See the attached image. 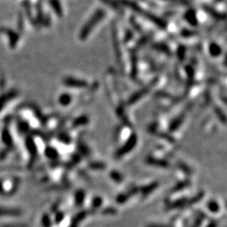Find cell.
Returning <instances> with one entry per match:
<instances>
[{
  "mask_svg": "<svg viewBox=\"0 0 227 227\" xmlns=\"http://www.w3.org/2000/svg\"><path fill=\"white\" fill-rule=\"evenodd\" d=\"M51 6L55 7V11L57 12L58 14H62L63 11H62V7L60 5V3L58 2V0H51Z\"/></svg>",
  "mask_w": 227,
  "mask_h": 227,
  "instance_id": "3957f363",
  "label": "cell"
},
{
  "mask_svg": "<svg viewBox=\"0 0 227 227\" xmlns=\"http://www.w3.org/2000/svg\"><path fill=\"white\" fill-rule=\"evenodd\" d=\"M104 11L102 9H99L95 12V14L89 19L87 24H85V25L83 26L82 29V30L80 32V38L82 40H84L89 35L91 31L94 30L95 26L101 21L104 17Z\"/></svg>",
  "mask_w": 227,
  "mask_h": 227,
  "instance_id": "6da1fadb",
  "label": "cell"
},
{
  "mask_svg": "<svg viewBox=\"0 0 227 227\" xmlns=\"http://www.w3.org/2000/svg\"><path fill=\"white\" fill-rule=\"evenodd\" d=\"M87 82L82 81V80L73 78V77H68L65 80V85L68 87H72V88H83L87 85Z\"/></svg>",
  "mask_w": 227,
  "mask_h": 227,
  "instance_id": "7a4b0ae2",
  "label": "cell"
},
{
  "mask_svg": "<svg viewBox=\"0 0 227 227\" xmlns=\"http://www.w3.org/2000/svg\"><path fill=\"white\" fill-rule=\"evenodd\" d=\"M210 51L211 54L214 55V56H216V55H218L219 53H220V47H219L218 45H216V44H213V45H210Z\"/></svg>",
  "mask_w": 227,
  "mask_h": 227,
  "instance_id": "5b68a950",
  "label": "cell"
},
{
  "mask_svg": "<svg viewBox=\"0 0 227 227\" xmlns=\"http://www.w3.org/2000/svg\"><path fill=\"white\" fill-rule=\"evenodd\" d=\"M71 101V97L69 94H63L60 98V102L63 105H67Z\"/></svg>",
  "mask_w": 227,
  "mask_h": 227,
  "instance_id": "277c9868",
  "label": "cell"
}]
</instances>
